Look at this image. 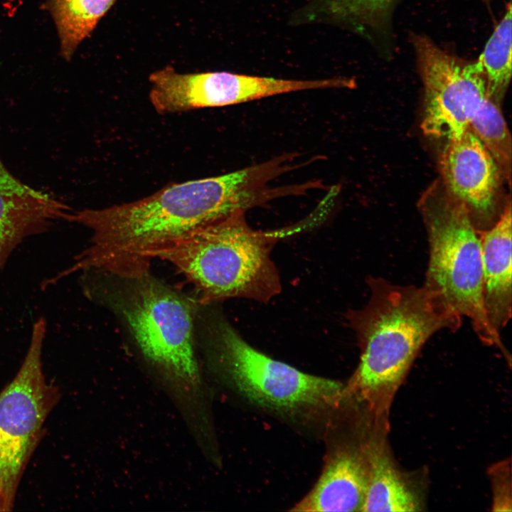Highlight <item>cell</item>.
Wrapping results in <instances>:
<instances>
[{"instance_id":"cell-16","label":"cell","mask_w":512,"mask_h":512,"mask_svg":"<svg viewBox=\"0 0 512 512\" xmlns=\"http://www.w3.org/2000/svg\"><path fill=\"white\" fill-rule=\"evenodd\" d=\"M318 1L320 14L368 37H380L389 35L399 0Z\"/></svg>"},{"instance_id":"cell-21","label":"cell","mask_w":512,"mask_h":512,"mask_svg":"<svg viewBox=\"0 0 512 512\" xmlns=\"http://www.w3.org/2000/svg\"><path fill=\"white\" fill-rule=\"evenodd\" d=\"M491 0H482V1L489 7Z\"/></svg>"},{"instance_id":"cell-7","label":"cell","mask_w":512,"mask_h":512,"mask_svg":"<svg viewBox=\"0 0 512 512\" xmlns=\"http://www.w3.org/2000/svg\"><path fill=\"white\" fill-rule=\"evenodd\" d=\"M44 319L33 325L30 344L16 375L0 393V483L13 496L40 438L58 392L45 379Z\"/></svg>"},{"instance_id":"cell-3","label":"cell","mask_w":512,"mask_h":512,"mask_svg":"<svg viewBox=\"0 0 512 512\" xmlns=\"http://www.w3.org/2000/svg\"><path fill=\"white\" fill-rule=\"evenodd\" d=\"M112 304L129 327L156 383L182 415L195 440L214 433L210 393L197 356L194 306L149 272L122 277Z\"/></svg>"},{"instance_id":"cell-10","label":"cell","mask_w":512,"mask_h":512,"mask_svg":"<svg viewBox=\"0 0 512 512\" xmlns=\"http://www.w3.org/2000/svg\"><path fill=\"white\" fill-rule=\"evenodd\" d=\"M439 164L444 189L464 205L477 232L493 227L503 211L498 208L497 199L502 174L469 127L447 141Z\"/></svg>"},{"instance_id":"cell-20","label":"cell","mask_w":512,"mask_h":512,"mask_svg":"<svg viewBox=\"0 0 512 512\" xmlns=\"http://www.w3.org/2000/svg\"><path fill=\"white\" fill-rule=\"evenodd\" d=\"M14 496L0 483V511H9L13 506Z\"/></svg>"},{"instance_id":"cell-19","label":"cell","mask_w":512,"mask_h":512,"mask_svg":"<svg viewBox=\"0 0 512 512\" xmlns=\"http://www.w3.org/2000/svg\"><path fill=\"white\" fill-rule=\"evenodd\" d=\"M492 481L494 511H511V479L510 461H502L489 469Z\"/></svg>"},{"instance_id":"cell-5","label":"cell","mask_w":512,"mask_h":512,"mask_svg":"<svg viewBox=\"0 0 512 512\" xmlns=\"http://www.w3.org/2000/svg\"><path fill=\"white\" fill-rule=\"evenodd\" d=\"M210 368L250 403L274 415L309 421L339 409L347 398L341 383L309 374L252 347L223 318L210 325Z\"/></svg>"},{"instance_id":"cell-11","label":"cell","mask_w":512,"mask_h":512,"mask_svg":"<svg viewBox=\"0 0 512 512\" xmlns=\"http://www.w3.org/2000/svg\"><path fill=\"white\" fill-rule=\"evenodd\" d=\"M69 211L61 202L21 183L0 158V272L25 238L46 232Z\"/></svg>"},{"instance_id":"cell-14","label":"cell","mask_w":512,"mask_h":512,"mask_svg":"<svg viewBox=\"0 0 512 512\" xmlns=\"http://www.w3.org/2000/svg\"><path fill=\"white\" fill-rule=\"evenodd\" d=\"M368 481L361 511L407 512L422 510V502L414 488L393 460L383 432L363 447Z\"/></svg>"},{"instance_id":"cell-18","label":"cell","mask_w":512,"mask_h":512,"mask_svg":"<svg viewBox=\"0 0 512 512\" xmlns=\"http://www.w3.org/2000/svg\"><path fill=\"white\" fill-rule=\"evenodd\" d=\"M469 127L489 151L501 174L510 178L511 137L498 104L487 97Z\"/></svg>"},{"instance_id":"cell-8","label":"cell","mask_w":512,"mask_h":512,"mask_svg":"<svg viewBox=\"0 0 512 512\" xmlns=\"http://www.w3.org/2000/svg\"><path fill=\"white\" fill-rule=\"evenodd\" d=\"M424 87L421 128L428 137L446 141L459 137L489 97L475 61H468L438 46L422 34L410 35Z\"/></svg>"},{"instance_id":"cell-4","label":"cell","mask_w":512,"mask_h":512,"mask_svg":"<svg viewBox=\"0 0 512 512\" xmlns=\"http://www.w3.org/2000/svg\"><path fill=\"white\" fill-rule=\"evenodd\" d=\"M311 221L256 230L249 226L244 213H238L159 247L149 257L172 264L193 284L203 304L231 298L268 302L282 289L270 257L273 245Z\"/></svg>"},{"instance_id":"cell-6","label":"cell","mask_w":512,"mask_h":512,"mask_svg":"<svg viewBox=\"0 0 512 512\" xmlns=\"http://www.w3.org/2000/svg\"><path fill=\"white\" fill-rule=\"evenodd\" d=\"M419 206L430 250L423 286L469 319L480 341L498 349L511 364L501 334L491 326L484 308L480 237L466 209L439 183L424 194Z\"/></svg>"},{"instance_id":"cell-17","label":"cell","mask_w":512,"mask_h":512,"mask_svg":"<svg viewBox=\"0 0 512 512\" xmlns=\"http://www.w3.org/2000/svg\"><path fill=\"white\" fill-rule=\"evenodd\" d=\"M511 4L496 26L475 63L483 75L491 99L498 104L504 96L511 78Z\"/></svg>"},{"instance_id":"cell-13","label":"cell","mask_w":512,"mask_h":512,"mask_svg":"<svg viewBox=\"0 0 512 512\" xmlns=\"http://www.w3.org/2000/svg\"><path fill=\"white\" fill-rule=\"evenodd\" d=\"M511 204L496 224L479 233L482 256V298L491 326L499 334L512 314Z\"/></svg>"},{"instance_id":"cell-12","label":"cell","mask_w":512,"mask_h":512,"mask_svg":"<svg viewBox=\"0 0 512 512\" xmlns=\"http://www.w3.org/2000/svg\"><path fill=\"white\" fill-rule=\"evenodd\" d=\"M368 481V465L363 447H339L329 456L311 491L291 511H361Z\"/></svg>"},{"instance_id":"cell-1","label":"cell","mask_w":512,"mask_h":512,"mask_svg":"<svg viewBox=\"0 0 512 512\" xmlns=\"http://www.w3.org/2000/svg\"><path fill=\"white\" fill-rule=\"evenodd\" d=\"M277 158L223 175L169 184L129 203L69 212L91 230L90 245L58 274L99 270L132 277L149 272V253L202 226L282 197L268 183L282 175Z\"/></svg>"},{"instance_id":"cell-15","label":"cell","mask_w":512,"mask_h":512,"mask_svg":"<svg viewBox=\"0 0 512 512\" xmlns=\"http://www.w3.org/2000/svg\"><path fill=\"white\" fill-rule=\"evenodd\" d=\"M117 0H48L46 8L55 23L62 56L70 60Z\"/></svg>"},{"instance_id":"cell-2","label":"cell","mask_w":512,"mask_h":512,"mask_svg":"<svg viewBox=\"0 0 512 512\" xmlns=\"http://www.w3.org/2000/svg\"><path fill=\"white\" fill-rule=\"evenodd\" d=\"M367 284V304L347 313L361 356L345 390L364 404L377 428L387 430L394 397L423 346L440 330L459 329L463 318L424 286L374 277Z\"/></svg>"},{"instance_id":"cell-9","label":"cell","mask_w":512,"mask_h":512,"mask_svg":"<svg viewBox=\"0 0 512 512\" xmlns=\"http://www.w3.org/2000/svg\"><path fill=\"white\" fill-rule=\"evenodd\" d=\"M149 100L160 114L223 107L270 96L315 89L338 88V78L289 80L225 71L179 73L168 65L149 76Z\"/></svg>"}]
</instances>
